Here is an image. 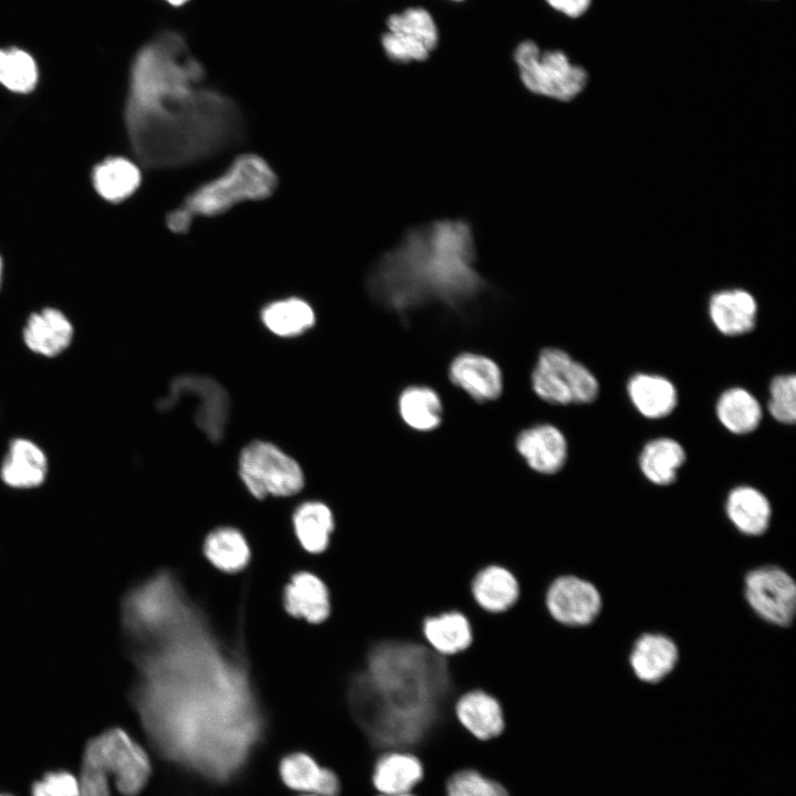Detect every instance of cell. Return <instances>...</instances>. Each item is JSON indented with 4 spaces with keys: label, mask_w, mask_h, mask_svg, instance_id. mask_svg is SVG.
Segmentation results:
<instances>
[{
    "label": "cell",
    "mask_w": 796,
    "mask_h": 796,
    "mask_svg": "<svg viewBox=\"0 0 796 796\" xmlns=\"http://www.w3.org/2000/svg\"><path fill=\"white\" fill-rule=\"evenodd\" d=\"M136 695L157 751L211 782L237 776L263 734V716L240 659L195 617L148 643Z\"/></svg>",
    "instance_id": "1"
},
{
    "label": "cell",
    "mask_w": 796,
    "mask_h": 796,
    "mask_svg": "<svg viewBox=\"0 0 796 796\" xmlns=\"http://www.w3.org/2000/svg\"><path fill=\"white\" fill-rule=\"evenodd\" d=\"M125 123L137 158L157 169L207 159L244 136L237 104L205 85L202 64L171 31L157 35L136 55Z\"/></svg>",
    "instance_id": "2"
},
{
    "label": "cell",
    "mask_w": 796,
    "mask_h": 796,
    "mask_svg": "<svg viewBox=\"0 0 796 796\" xmlns=\"http://www.w3.org/2000/svg\"><path fill=\"white\" fill-rule=\"evenodd\" d=\"M455 688L448 658L419 640L383 638L349 680L348 701L370 736L398 746L423 736Z\"/></svg>",
    "instance_id": "3"
},
{
    "label": "cell",
    "mask_w": 796,
    "mask_h": 796,
    "mask_svg": "<svg viewBox=\"0 0 796 796\" xmlns=\"http://www.w3.org/2000/svg\"><path fill=\"white\" fill-rule=\"evenodd\" d=\"M475 242L463 219L437 220L408 229L371 266L367 289L384 306L405 314L439 303L460 311L489 285L475 269Z\"/></svg>",
    "instance_id": "4"
},
{
    "label": "cell",
    "mask_w": 796,
    "mask_h": 796,
    "mask_svg": "<svg viewBox=\"0 0 796 796\" xmlns=\"http://www.w3.org/2000/svg\"><path fill=\"white\" fill-rule=\"evenodd\" d=\"M276 186L277 177L265 159L243 154L220 176L193 189L181 206L193 218L216 217L241 202L266 199Z\"/></svg>",
    "instance_id": "5"
},
{
    "label": "cell",
    "mask_w": 796,
    "mask_h": 796,
    "mask_svg": "<svg viewBox=\"0 0 796 796\" xmlns=\"http://www.w3.org/2000/svg\"><path fill=\"white\" fill-rule=\"evenodd\" d=\"M197 610L169 573L155 576L135 589L125 605L129 629L150 642Z\"/></svg>",
    "instance_id": "6"
},
{
    "label": "cell",
    "mask_w": 796,
    "mask_h": 796,
    "mask_svg": "<svg viewBox=\"0 0 796 796\" xmlns=\"http://www.w3.org/2000/svg\"><path fill=\"white\" fill-rule=\"evenodd\" d=\"M520 78L531 93L569 102L586 87L588 74L559 50H542L532 40L522 41L513 52Z\"/></svg>",
    "instance_id": "7"
},
{
    "label": "cell",
    "mask_w": 796,
    "mask_h": 796,
    "mask_svg": "<svg viewBox=\"0 0 796 796\" xmlns=\"http://www.w3.org/2000/svg\"><path fill=\"white\" fill-rule=\"evenodd\" d=\"M82 765L107 779L112 776L125 796L139 794L151 773L146 751L122 729H111L92 739L84 750Z\"/></svg>",
    "instance_id": "8"
},
{
    "label": "cell",
    "mask_w": 796,
    "mask_h": 796,
    "mask_svg": "<svg viewBox=\"0 0 796 796\" xmlns=\"http://www.w3.org/2000/svg\"><path fill=\"white\" fill-rule=\"evenodd\" d=\"M534 392L553 405L589 404L599 392L594 374L565 350L544 348L531 376Z\"/></svg>",
    "instance_id": "9"
},
{
    "label": "cell",
    "mask_w": 796,
    "mask_h": 796,
    "mask_svg": "<svg viewBox=\"0 0 796 796\" xmlns=\"http://www.w3.org/2000/svg\"><path fill=\"white\" fill-rule=\"evenodd\" d=\"M239 475L256 499L290 496L304 485L300 464L273 443L255 440L239 457Z\"/></svg>",
    "instance_id": "10"
},
{
    "label": "cell",
    "mask_w": 796,
    "mask_h": 796,
    "mask_svg": "<svg viewBox=\"0 0 796 796\" xmlns=\"http://www.w3.org/2000/svg\"><path fill=\"white\" fill-rule=\"evenodd\" d=\"M184 396L198 398L195 422L211 442H220L230 411V398L226 389L207 376L179 375L170 381L168 395L158 400L157 407L161 411L170 410Z\"/></svg>",
    "instance_id": "11"
},
{
    "label": "cell",
    "mask_w": 796,
    "mask_h": 796,
    "mask_svg": "<svg viewBox=\"0 0 796 796\" xmlns=\"http://www.w3.org/2000/svg\"><path fill=\"white\" fill-rule=\"evenodd\" d=\"M380 41L390 61L404 64L422 62L437 48L439 31L427 9L410 7L387 18Z\"/></svg>",
    "instance_id": "12"
},
{
    "label": "cell",
    "mask_w": 796,
    "mask_h": 796,
    "mask_svg": "<svg viewBox=\"0 0 796 796\" xmlns=\"http://www.w3.org/2000/svg\"><path fill=\"white\" fill-rule=\"evenodd\" d=\"M745 598L753 610L764 620L787 627L796 609V585L782 568L760 567L745 577Z\"/></svg>",
    "instance_id": "13"
},
{
    "label": "cell",
    "mask_w": 796,
    "mask_h": 796,
    "mask_svg": "<svg viewBox=\"0 0 796 796\" xmlns=\"http://www.w3.org/2000/svg\"><path fill=\"white\" fill-rule=\"evenodd\" d=\"M544 605L556 622L567 627H583L598 616L601 597L590 582L574 575H562L549 583Z\"/></svg>",
    "instance_id": "14"
},
{
    "label": "cell",
    "mask_w": 796,
    "mask_h": 796,
    "mask_svg": "<svg viewBox=\"0 0 796 796\" xmlns=\"http://www.w3.org/2000/svg\"><path fill=\"white\" fill-rule=\"evenodd\" d=\"M450 381L478 402L498 399L503 390L500 366L490 357L465 352L450 363Z\"/></svg>",
    "instance_id": "15"
},
{
    "label": "cell",
    "mask_w": 796,
    "mask_h": 796,
    "mask_svg": "<svg viewBox=\"0 0 796 796\" xmlns=\"http://www.w3.org/2000/svg\"><path fill=\"white\" fill-rule=\"evenodd\" d=\"M515 449L533 471L541 474L558 472L567 460V441L563 432L551 423H538L522 430Z\"/></svg>",
    "instance_id": "16"
},
{
    "label": "cell",
    "mask_w": 796,
    "mask_h": 796,
    "mask_svg": "<svg viewBox=\"0 0 796 796\" xmlns=\"http://www.w3.org/2000/svg\"><path fill=\"white\" fill-rule=\"evenodd\" d=\"M453 712L460 725L481 741L499 736L505 727L500 700L480 688L463 691L454 701Z\"/></svg>",
    "instance_id": "17"
},
{
    "label": "cell",
    "mask_w": 796,
    "mask_h": 796,
    "mask_svg": "<svg viewBox=\"0 0 796 796\" xmlns=\"http://www.w3.org/2000/svg\"><path fill=\"white\" fill-rule=\"evenodd\" d=\"M470 595L476 607L491 615L510 610L519 600L521 586L515 574L500 564H489L473 575Z\"/></svg>",
    "instance_id": "18"
},
{
    "label": "cell",
    "mask_w": 796,
    "mask_h": 796,
    "mask_svg": "<svg viewBox=\"0 0 796 796\" xmlns=\"http://www.w3.org/2000/svg\"><path fill=\"white\" fill-rule=\"evenodd\" d=\"M420 635L423 643L444 658L464 652L473 641L471 621L458 609L426 616L421 621Z\"/></svg>",
    "instance_id": "19"
},
{
    "label": "cell",
    "mask_w": 796,
    "mask_h": 796,
    "mask_svg": "<svg viewBox=\"0 0 796 796\" xmlns=\"http://www.w3.org/2000/svg\"><path fill=\"white\" fill-rule=\"evenodd\" d=\"M709 316L723 335H744L755 327L757 302L743 289L718 291L709 300Z\"/></svg>",
    "instance_id": "20"
},
{
    "label": "cell",
    "mask_w": 796,
    "mask_h": 796,
    "mask_svg": "<svg viewBox=\"0 0 796 796\" xmlns=\"http://www.w3.org/2000/svg\"><path fill=\"white\" fill-rule=\"evenodd\" d=\"M73 335L74 328L70 320L53 307L31 314L22 334L25 346L44 357L62 354L71 345Z\"/></svg>",
    "instance_id": "21"
},
{
    "label": "cell",
    "mask_w": 796,
    "mask_h": 796,
    "mask_svg": "<svg viewBox=\"0 0 796 796\" xmlns=\"http://www.w3.org/2000/svg\"><path fill=\"white\" fill-rule=\"evenodd\" d=\"M285 610L311 624L325 621L331 614V597L325 583L308 572L294 574L284 587Z\"/></svg>",
    "instance_id": "22"
},
{
    "label": "cell",
    "mask_w": 796,
    "mask_h": 796,
    "mask_svg": "<svg viewBox=\"0 0 796 796\" xmlns=\"http://www.w3.org/2000/svg\"><path fill=\"white\" fill-rule=\"evenodd\" d=\"M279 773L289 788L304 794L337 796L341 789L337 775L303 752L284 756L280 762Z\"/></svg>",
    "instance_id": "23"
},
{
    "label": "cell",
    "mask_w": 796,
    "mask_h": 796,
    "mask_svg": "<svg viewBox=\"0 0 796 796\" xmlns=\"http://www.w3.org/2000/svg\"><path fill=\"white\" fill-rule=\"evenodd\" d=\"M48 469L44 451L27 438H17L10 442L0 476L9 486L29 489L44 482Z\"/></svg>",
    "instance_id": "24"
},
{
    "label": "cell",
    "mask_w": 796,
    "mask_h": 796,
    "mask_svg": "<svg viewBox=\"0 0 796 796\" xmlns=\"http://www.w3.org/2000/svg\"><path fill=\"white\" fill-rule=\"evenodd\" d=\"M629 661L638 679L656 683L673 670L678 661V648L667 636L645 633L637 639Z\"/></svg>",
    "instance_id": "25"
},
{
    "label": "cell",
    "mask_w": 796,
    "mask_h": 796,
    "mask_svg": "<svg viewBox=\"0 0 796 796\" xmlns=\"http://www.w3.org/2000/svg\"><path fill=\"white\" fill-rule=\"evenodd\" d=\"M423 766L418 757L404 751L383 754L374 766L373 784L380 795H401L422 779Z\"/></svg>",
    "instance_id": "26"
},
{
    "label": "cell",
    "mask_w": 796,
    "mask_h": 796,
    "mask_svg": "<svg viewBox=\"0 0 796 796\" xmlns=\"http://www.w3.org/2000/svg\"><path fill=\"white\" fill-rule=\"evenodd\" d=\"M627 391L636 409L650 419L669 416L678 402L674 385L660 375L636 374L629 379Z\"/></svg>",
    "instance_id": "27"
},
{
    "label": "cell",
    "mask_w": 796,
    "mask_h": 796,
    "mask_svg": "<svg viewBox=\"0 0 796 796\" xmlns=\"http://www.w3.org/2000/svg\"><path fill=\"white\" fill-rule=\"evenodd\" d=\"M725 511L732 524L745 535H761L769 526L772 516L769 501L753 486L734 488L727 495Z\"/></svg>",
    "instance_id": "28"
},
{
    "label": "cell",
    "mask_w": 796,
    "mask_h": 796,
    "mask_svg": "<svg viewBox=\"0 0 796 796\" xmlns=\"http://www.w3.org/2000/svg\"><path fill=\"white\" fill-rule=\"evenodd\" d=\"M293 527L302 547L312 554H320L329 545L335 528L332 510L323 502L307 501L293 513Z\"/></svg>",
    "instance_id": "29"
},
{
    "label": "cell",
    "mask_w": 796,
    "mask_h": 796,
    "mask_svg": "<svg viewBox=\"0 0 796 796\" xmlns=\"http://www.w3.org/2000/svg\"><path fill=\"white\" fill-rule=\"evenodd\" d=\"M398 411L409 428L428 432L440 426L443 408L441 398L434 389L423 385H412L400 392Z\"/></svg>",
    "instance_id": "30"
},
{
    "label": "cell",
    "mask_w": 796,
    "mask_h": 796,
    "mask_svg": "<svg viewBox=\"0 0 796 796\" xmlns=\"http://www.w3.org/2000/svg\"><path fill=\"white\" fill-rule=\"evenodd\" d=\"M92 179L101 197L111 202H121L139 187L142 174L132 160L109 157L94 168Z\"/></svg>",
    "instance_id": "31"
},
{
    "label": "cell",
    "mask_w": 796,
    "mask_h": 796,
    "mask_svg": "<svg viewBox=\"0 0 796 796\" xmlns=\"http://www.w3.org/2000/svg\"><path fill=\"white\" fill-rule=\"evenodd\" d=\"M685 461L683 447L671 438H658L645 444L639 455L642 474L653 484L669 485Z\"/></svg>",
    "instance_id": "32"
},
{
    "label": "cell",
    "mask_w": 796,
    "mask_h": 796,
    "mask_svg": "<svg viewBox=\"0 0 796 796\" xmlns=\"http://www.w3.org/2000/svg\"><path fill=\"white\" fill-rule=\"evenodd\" d=\"M715 410L720 422L735 434L753 432L760 426L763 415L757 399L741 387L724 390L716 401Z\"/></svg>",
    "instance_id": "33"
},
{
    "label": "cell",
    "mask_w": 796,
    "mask_h": 796,
    "mask_svg": "<svg viewBox=\"0 0 796 796\" xmlns=\"http://www.w3.org/2000/svg\"><path fill=\"white\" fill-rule=\"evenodd\" d=\"M203 553L214 567L228 574L242 570L250 561L245 537L232 527H219L210 532L205 540Z\"/></svg>",
    "instance_id": "34"
},
{
    "label": "cell",
    "mask_w": 796,
    "mask_h": 796,
    "mask_svg": "<svg viewBox=\"0 0 796 796\" xmlns=\"http://www.w3.org/2000/svg\"><path fill=\"white\" fill-rule=\"evenodd\" d=\"M261 320L273 334L291 337L311 328L315 323V314L304 300L289 297L265 305L261 311Z\"/></svg>",
    "instance_id": "35"
},
{
    "label": "cell",
    "mask_w": 796,
    "mask_h": 796,
    "mask_svg": "<svg viewBox=\"0 0 796 796\" xmlns=\"http://www.w3.org/2000/svg\"><path fill=\"white\" fill-rule=\"evenodd\" d=\"M38 82L33 57L20 49H0V83L14 93L31 92Z\"/></svg>",
    "instance_id": "36"
},
{
    "label": "cell",
    "mask_w": 796,
    "mask_h": 796,
    "mask_svg": "<svg viewBox=\"0 0 796 796\" xmlns=\"http://www.w3.org/2000/svg\"><path fill=\"white\" fill-rule=\"evenodd\" d=\"M768 411L784 425H794L796 420V377L794 374L777 375L769 385Z\"/></svg>",
    "instance_id": "37"
},
{
    "label": "cell",
    "mask_w": 796,
    "mask_h": 796,
    "mask_svg": "<svg viewBox=\"0 0 796 796\" xmlns=\"http://www.w3.org/2000/svg\"><path fill=\"white\" fill-rule=\"evenodd\" d=\"M447 796H509L505 788L473 769H464L451 776Z\"/></svg>",
    "instance_id": "38"
},
{
    "label": "cell",
    "mask_w": 796,
    "mask_h": 796,
    "mask_svg": "<svg viewBox=\"0 0 796 796\" xmlns=\"http://www.w3.org/2000/svg\"><path fill=\"white\" fill-rule=\"evenodd\" d=\"M32 796H80L78 779L66 771L49 772L32 786Z\"/></svg>",
    "instance_id": "39"
},
{
    "label": "cell",
    "mask_w": 796,
    "mask_h": 796,
    "mask_svg": "<svg viewBox=\"0 0 796 796\" xmlns=\"http://www.w3.org/2000/svg\"><path fill=\"white\" fill-rule=\"evenodd\" d=\"M554 10L569 18H579L590 7L591 0H545Z\"/></svg>",
    "instance_id": "40"
},
{
    "label": "cell",
    "mask_w": 796,
    "mask_h": 796,
    "mask_svg": "<svg viewBox=\"0 0 796 796\" xmlns=\"http://www.w3.org/2000/svg\"><path fill=\"white\" fill-rule=\"evenodd\" d=\"M193 217L182 207L168 212L166 218L167 227L175 233H186L190 230Z\"/></svg>",
    "instance_id": "41"
},
{
    "label": "cell",
    "mask_w": 796,
    "mask_h": 796,
    "mask_svg": "<svg viewBox=\"0 0 796 796\" xmlns=\"http://www.w3.org/2000/svg\"><path fill=\"white\" fill-rule=\"evenodd\" d=\"M166 1L168 3H170L171 6L177 7V6H181V4L186 3L188 0H166Z\"/></svg>",
    "instance_id": "42"
},
{
    "label": "cell",
    "mask_w": 796,
    "mask_h": 796,
    "mask_svg": "<svg viewBox=\"0 0 796 796\" xmlns=\"http://www.w3.org/2000/svg\"><path fill=\"white\" fill-rule=\"evenodd\" d=\"M379 796H415V795L411 793H407V794H401V795H379Z\"/></svg>",
    "instance_id": "43"
},
{
    "label": "cell",
    "mask_w": 796,
    "mask_h": 796,
    "mask_svg": "<svg viewBox=\"0 0 796 796\" xmlns=\"http://www.w3.org/2000/svg\"><path fill=\"white\" fill-rule=\"evenodd\" d=\"M1 275H2V261H1V258H0V284H1Z\"/></svg>",
    "instance_id": "44"
},
{
    "label": "cell",
    "mask_w": 796,
    "mask_h": 796,
    "mask_svg": "<svg viewBox=\"0 0 796 796\" xmlns=\"http://www.w3.org/2000/svg\"><path fill=\"white\" fill-rule=\"evenodd\" d=\"M302 796H320V795H315V794H304V795H302Z\"/></svg>",
    "instance_id": "45"
},
{
    "label": "cell",
    "mask_w": 796,
    "mask_h": 796,
    "mask_svg": "<svg viewBox=\"0 0 796 796\" xmlns=\"http://www.w3.org/2000/svg\"><path fill=\"white\" fill-rule=\"evenodd\" d=\"M0 796H12V795L0 793Z\"/></svg>",
    "instance_id": "46"
},
{
    "label": "cell",
    "mask_w": 796,
    "mask_h": 796,
    "mask_svg": "<svg viewBox=\"0 0 796 796\" xmlns=\"http://www.w3.org/2000/svg\"><path fill=\"white\" fill-rule=\"evenodd\" d=\"M452 1H463V0H452Z\"/></svg>",
    "instance_id": "47"
}]
</instances>
